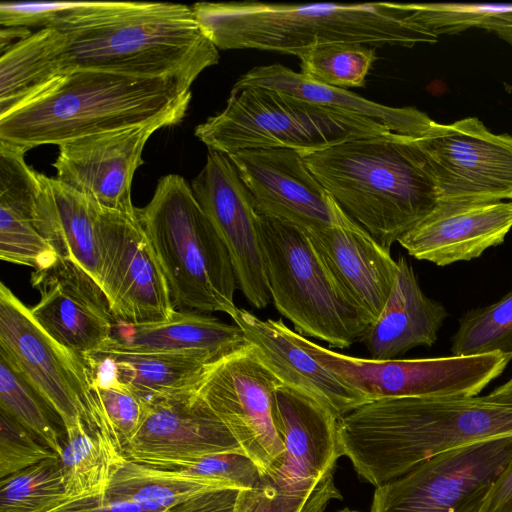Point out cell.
<instances>
[{"label": "cell", "mask_w": 512, "mask_h": 512, "mask_svg": "<svg viewBox=\"0 0 512 512\" xmlns=\"http://www.w3.org/2000/svg\"><path fill=\"white\" fill-rule=\"evenodd\" d=\"M512 436V403L484 397L370 401L339 418L341 456L378 487L447 451Z\"/></svg>", "instance_id": "1"}, {"label": "cell", "mask_w": 512, "mask_h": 512, "mask_svg": "<svg viewBox=\"0 0 512 512\" xmlns=\"http://www.w3.org/2000/svg\"><path fill=\"white\" fill-rule=\"evenodd\" d=\"M192 9L202 31L222 50L257 49L295 56L339 43L413 47L438 40L410 20L413 4L199 2Z\"/></svg>", "instance_id": "2"}, {"label": "cell", "mask_w": 512, "mask_h": 512, "mask_svg": "<svg viewBox=\"0 0 512 512\" xmlns=\"http://www.w3.org/2000/svg\"><path fill=\"white\" fill-rule=\"evenodd\" d=\"M304 160L344 212L389 250L440 202L419 136L363 137Z\"/></svg>", "instance_id": "3"}, {"label": "cell", "mask_w": 512, "mask_h": 512, "mask_svg": "<svg viewBox=\"0 0 512 512\" xmlns=\"http://www.w3.org/2000/svg\"><path fill=\"white\" fill-rule=\"evenodd\" d=\"M75 68L141 78H168L191 87L218 63V48L192 7L160 2L101 1L61 29Z\"/></svg>", "instance_id": "4"}, {"label": "cell", "mask_w": 512, "mask_h": 512, "mask_svg": "<svg viewBox=\"0 0 512 512\" xmlns=\"http://www.w3.org/2000/svg\"><path fill=\"white\" fill-rule=\"evenodd\" d=\"M191 90L168 78L76 68L42 94L0 117V142L25 151L186 115Z\"/></svg>", "instance_id": "5"}, {"label": "cell", "mask_w": 512, "mask_h": 512, "mask_svg": "<svg viewBox=\"0 0 512 512\" xmlns=\"http://www.w3.org/2000/svg\"><path fill=\"white\" fill-rule=\"evenodd\" d=\"M137 216L165 275L175 308L222 312L231 318L237 281L229 253L180 175L159 179Z\"/></svg>", "instance_id": "6"}, {"label": "cell", "mask_w": 512, "mask_h": 512, "mask_svg": "<svg viewBox=\"0 0 512 512\" xmlns=\"http://www.w3.org/2000/svg\"><path fill=\"white\" fill-rule=\"evenodd\" d=\"M392 132L384 124L340 113L261 87L233 89L226 107L195 128L208 149L224 154L290 149L303 157L339 143Z\"/></svg>", "instance_id": "7"}, {"label": "cell", "mask_w": 512, "mask_h": 512, "mask_svg": "<svg viewBox=\"0 0 512 512\" xmlns=\"http://www.w3.org/2000/svg\"><path fill=\"white\" fill-rule=\"evenodd\" d=\"M271 302L304 337L349 348L370 326L336 281L306 231L258 214Z\"/></svg>", "instance_id": "8"}, {"label": "cell", "mask_w": 512, "mask_h": 512, "mask_svg": "<svg viewBox=\"0 0 512 512\" xmlns=\"http://www.w3.org/2000/svg\"><path fill=\"white\" fill-rule=\"evenodd\" d=\"M298 339L318 362L371 401L398 397H474L501 375L510 361L499 353L367 359L338 353L299 333Z\"/></svg>", "instance_id": "9"}, {"label": "cell", "mask_w": 512, "mask_h": 512, "mask_svg": "<svg viewBox=\"0 0 512 512\" xmlns=\"http://www.w3.org/2000/svg\"><path fill=\"white\" fill-rule=\"evenodd\" d=\"M512 460V436L437 455L376 487L370 512H481Z\"/></svg>", "instance_id": "10"}, {"label": "cell", "mask_w": 512, "mask_h": 512, "mask_svg": "<svg viewBox=\"0 0 512 512\" xmlns=\"http://www.w3.org/2000/svg\"><path fill=\"white\" fill-rule=\"evenodd\" d=\"M0 357L61 420L65 430L87 425L90 391L83 357L66 349L34 320L27 307L0 284Z\"/></svg>", "instance_id": "11"}, {"label": "cell", "mask_w": 512, "mask_h": 512, "mask_svg": "<svg viewBox=\"0 0 512 512\" xmlns=\"http://www.w3.org/2000/svg\"><path fill=\"white\" fill-rule=\"evenodd\" d=\"M279 385L248 342L211 362L197 387L198 394L263 474L284 454L273 418V396Z\"/></svg>", "instance_id": "12"}, {"label": "cell", "mask_w": 512, "mask_h": 512, "mask_svg": "<svg viewBox=\"0 0 512 512\" xmlns=\"http://www.w3.org/2000/svg\"><path fill=\"white\" fill-rule=\"evenodd\" d=\"M136 209L121 212L102 207L99 284L115 322L167 321L177 309Z\"/></svg>", "instance_id": "13"}, {"label": "cell", "mask_w": 512, "mask_h": 512, "mask_svg": "<svg viewBox=\"0 0 512 512\" xmlns=\"http://www.w3.org/2000/svg\"><path fill=\"white\" fill-rule=\"evenodd\" d=\"M440 202L512 200V136L494 134L476 117L434 122L419 136Z\"/></svg>", "instance_id": "14"}, {"label": "cell", "mask_w": 512, "mask_h": 512, "mask_svg": "<svg viewBox=\"0 0 512 512\" xmlns=\"http://www.w3.org/2000/svg\"><path fill=\"white\" fill-rule=\"evenodd\" d=\"M191 188L222 239L237 288L256 309L271 302L253 197L228 155L208 149L205 165Z\"/></svg>", "instance_id": "15"}, {"label": "cell", "mask_w": 512, "mask_h": 512, "mask_svg": "<svg viewBox=\"0 0 512 512\" xmlns=\"http://www.w3.org/2000/svg\"><path fill=\"white\" fill-rule=\"evenodd\" d=\"M228 157L250 191L258 214L304 231L330 227L345 214L297 151L252 149Z\"/></svg>", "instance_id": "16"}, {"label": "cell", "mask_w": 512, "mask_h": 512, "mask_svg": "<svg viewBox=\"0 0 512 512\" xmlns=\"http://www.w3.org/2000/svg\"><path fill=\"white\" fill-rule=\"evenodd\" d=\"M178 123L164 118L66 141L58 146L55 178L104 208L134 212L131 184L146 142L160 128Z\"/></svg>", "instance_id": "17"}, {"label": "cell", "mask_w": 512, "mask_h": 512, "mask_svg": "<svg viewBox=\"0 0 512 512\" xmlns=\"http://www.w3.org/2000/svg\"><path fill=\"white\" fill-rule=\"evenodd\" d=\"M31 284L40 299L29 308L34 320L56 342L83 357L110 339L114 318L97 282L71 261L34 271Z\"/></svg>", "instance_id": "18"}, {"label": "cell", "mask_w": 512, "mask_h": 512, "mask_svg": "<svg viewBox=\"0 0 512 512\" xmlns=\"http://www.w3.org/2000/svg\"><path fill=\"white\" fill-rule=\"evenodd\" d=\"M224 452L243 451L195 389L145 402L143 422L123 455L138 461Z\"/></svg>", "instance_id": "19"}, {"label": "cell", "mask_w": 512, "mask_h": 512, "mask_svg": "<svg viewBox=\"0 0 512 512\" xmlns=\"http://www.w3.org/2000/svg\"><path fill=\"white\" fill-rule=\"evenodd\" d=\"M273 418L284 454L264 475L277 484L299 487H314L333 478L340 457V417L315 399L281 384L273 396Z\"/></svg>", "instance_id": "20"}, {"label": "cell", "mask_w": 512, "mask_h": 512, "mask_svg": "<svg viewBox=\"0 0 512 512\" xmlns=\"http://www.w3.org/2000/svg\"><path fill=\"white\" fill-rule=\"evenodd\" d=\"M512 228V201L439 202L397 241L412 257L446 266L501 244Z\"/></svg>", "instance_id": "21"}, {"label": "cell", "mask_w": 512, "mask_h": 512, "mask_svg": "<svg viewBox=\"0 0 512 512\" xmlns=\"http://www.w3.org/2000/svg\"><path fill=\"white\" fill-rule=\"evenodd\" d=\"M263 364L282 385L299 391L342 417L371 400L318 362L282 319L262 320L239 308L232 318Z\"/></svg>", "instance_id": "22"}, {"label": "cell", "mask_w": 512, "mask_h": 512, "mask_svg": "<svg viewBox=\"0 0 512 512\" xmlns=\"http://www.w3.org/2000/svg\"><path fill=\"white\" fill-rule=\"evenodd\" d=\"M314 247L344 292L370 325L389 297L397 261L346 213L334 225L306 231Z\"/></svg>", "instance_id": "23"}, {"label": "cell", "mask_w": 512, "mask_h": 512, "mask_svg": "<svg viewBox=\"0 0 512 512\" xmlns=\"http://www.w3.org/2000/svg\"><path fill=\"white\" fill-rule=\"evenodd\" d=\"M26 152L0 142V259L38 271L61 258L38 224L39 173L26 163Z\"/></svg>", "instance_id": "24"}, {"label": "cell", "mask_w": 512, "mask_h": 512, "mask_svg": "<svg viewBox=\"0 0 512 512\" xmlns=\"http://www.w3.org/2000/svg\"><path fill=\"white\" fill-rule=\"evenodd\" d=\"M446 317L444 306L424 294L413 267L400 256L385 306L360 341L372 359H396L413 348L431 347Z\"/></svg>", "instance_id": "25"}, {"label": "cell", "mask_w": 512, "mask_h": 512, "mask_svg": "<svg viewBox=\"0 0 512 512\" xmlns=\"http://www.w3.org/2000/svg\"><path fill=\"white\" fill-rule=\"evenodd\" d=\"M88 375L112 379L144 402L195 390L213 356L203 350L133 352L99 349L83 356Z\"/></svg>", "instance_id": "26"}, {"label": "cell", "mask_w": 512, "mask_h": 512, "mask_svg": "<svg viewBox=\"0 0 512 512\" xmlns=\"http://www.w3.org/2000/svg\"><path fill=\"white\" fill-rule=\"evenodd\" d=\"M39 227L61 259L71 261L99 284V223L102 206L56 178L39 173Z\"/></svg>", "instance_id": "27"}, {"label": "cell", "mask_w": 512, "mask_h": 512, "mask_svg": "<svg viewBox=\"0 0 512 512\" xmlns=\"http://www.w3.org/2000/svg\"><path fill=\"white\" fill-rule=\"evenodd\" d=\"M246 87L271 89L333 111L362 116L409 136L423 135L435 122L415 107L379 104L347 89L313 81L281 64L254 67L233 85V89Z\"/></svg>", "instance_id": "28"}, {"label": "cell", "mask_w": 512, "mask_h": 512, "mask_svg": "<svg viewBox=\"0 0 512 512\" xmlns=\"http://www.w3.org/2000/svg\"><path fill=\"white\" fill-rule=\"evenodd\" d=\"M248 343L239 326L199 311L176 310L167 321L147 324L114 322L110 339L101 349L133 352L203 350L215 360Z\"/></svg>", "instance_id": "29"}, {"label": "cell", "mask_w": 512, "mask_h": 512, "mask_svg": "<svg viewBox=\"0 0 512 512\" xmlns=\"http://www.w3.org/2000/svg\"><path fill=\"white\" fill-rule=\"evenodd\" d=\"M66 32L39 29L1 52L0 117L33 100L76 69Z\"/></svg>", "instance_id": "30"}, {"label": "cell", "mask_w": 512, "mask_h": 512, "mask_svg": "<svg viewBox=\"0 0 512 512\" xmlns=\"http://www.w3.org/2000/svg\"><path fill=\"white\" fill-rule=\"evenodd\" d=\"M219 487L227 486L151 468L121 456L102 497L132 502L149 512H165L193 495Z\"/></svg>", "instance_id": "31"}, {"label": "cell", "mask_w": 512, "mask_h": 512, "mask_svg": "<svg viewBox=\"0 0 512 512\" xmlns=\"http://www.w3.org/2000/svg\"><path fill=\"white\" fill-rule=\"evenodd\" d=\"M65 433L66 440L57 460L66 501L102 497L115 462L123 455L108 437L84 423Z\"/></svg>", "instance_id": "32"}, {"label": "cell", "mask_w": 512, "mask_h": 512, "mask_svg": "<svg viewBox=\"0 0 512 512\" xmlns=\"http://www.w3.org/2000/svg\"><path fill=\"white\" fill-rule=\"evenodd\" d=\"M413 7L410 20L437 37L482 28L512 45V4L420 3Z\"/></svg>", "instance_id": "33"}, {"label": "cell", "mask_w": 512, "mask_h": 512, "mask_svg": "<svg viewBox=\"0 0 512 512\" xmlns=\"http://www.w3.org/2000/svg\"><path fill=\"white\" fill-rule=\"evenodd\" d=\"M452 354L499 353L512 359V291L497 302L466 313L452 339Z\"/></svg>", "instance_id": "34"}, {"label": "cell", "mask_w": 512, "mask_h": 512, "mask_svg": "<svg viewBox=\"0 0 512 512\" xmlns=\"http://www.w3.org/2000/svg\"><path fill=\"white\" fill-rule=\"evenodd\" d=\"M301 72L307 78L340 88L362 87L376 60L375 49L364 44L339 43L298 52Z\"/></svg>", "instance_id": "35"}, {"label": "cell", "mask_w": 512, "mask_h": 512, "mask_svg": "<svg viewBox=\"0 0 512 512\" xmlns=\"http://www.w3.org/2000/svg\"><path fill=\"white\" fill-rule=\"evenodd\" d=\"M0 480V512H48L66 501L57 458Z\"/></svg>", "instance_id": "36"}, {"label": "cell", "mask_w": 512, "mask_h": 512, "mask_svg": "<svg viewBox=\"0 0 512 512\" xmlns=\"http://www.w3.org/2000/svg\"><path fill=\"white\" fill-rule=\"evenodd\" d=\"M333 499H341L334 478L299 487L277 484L263 474L258 485L240 490L235 512H324Z\"/></svg>", "instance_id": "37"}, {"label": "cell", "mask_w": 512, "mask_h": 512, "mask_svg": "<svg viewBox=\"0 0 512 512\" xmlns=\"http://www.w3.org/2000/svg\"><path fill=\"white\" fill-rule=\"evenodd\" d=\"M134 462L238 489L253 488L261 482L263 477L260 468L243 452L215 453L185 459H147Z\"/></svg>", "instance_id": "38"}, {"label": "cell", "mask_w": 512, "mask_h": 512, "mask_svg": "<svg viewBox=\"0 0 512 512\" xmlns=\"http://www.w3.org/2000/svg\"><path fill=\"white\" fill-rule=\"evenodd\" d=\"M46 408L49 407L28 382L0 357V410L10 415L59 457L63 445Z\"/></svg>", "instance_id": "39"}, {"label": "cell", "mask_w": 512, "mask_h": 512, "mask_svg": "<svg viewBox=\"0 0 512 512\" xmlns=\"http://www.w3.org/2000/svg\"><path fill=\"white\" fill-rule=\"evenodd\" d=\"M100 1H2L1 27L56 28L68 24L94 10Z\"/></svg>", "instance_id": "40"}, {"label": "cell", "mask_w": 512, "mask_h": 512, "mask_svg": "<svg viewBox=\"0 0 512 512\" xmlns=\"http://www.w3.org/2000/svg\"><path fill=\"white\" fill-rule=\"evenodd\" d=\"M54 458V451L0 410V479Z\"/></svg>", "instance_id": "41"}, {"label": "cell", "mask_w": 512, "mask_h": 512, "mask_svg": "<svg viewBox=\"0 0 512 512\" xmlns=\"http://www.w3.org/2000/svg\"><path fill=\"white\" fill-rule=\"evenodd\" d=\"M240 490L235 487L210 489L187 498L165 512H235Z\"/></svg>", "instance_id": "42"}, {"label": "cell", "mask_w": 512, "mask_h": 512, "mask_svg": "<svg viewBox=\"0 0 512 512\" xmlns=\"http://www.w3.org/2000/svg\"><path fill=\"white\" fill-rule=\"evenodd\" d=\"M48 512H149L138 504L103 497L68 500Z\"/></svg>", "instance_id": "43"}, {"label": "cell", "mask_w": 512, "mask_h": 512, "mask_svg": "<svg viewBox=\"0 0 512 512\" xmlns=\"http://www.w3.org/2000/svg\"><path fill=\"white\" fill-rule=\"evenodd\" d=\"M481 512H512V460L487 494Z\"/></svg>", "instance_id": "44"}, {"label": "cell", "mask_w": 512, "mask_h": 512, "mask_svg": "<svg viewBox=\"0 0 512 512\" xmlns=\"http://www.w3.org/2000/svg\"><path fill=\"white\" fill-rule=\"evenodd\" d=\"M32 32L27 28L19 27H2L0 31V48L1 52L7 47L14 44V39L18 42L28 37Z\"/></svg>", "instance_id": "45"}, {"label": "cell", "mask_w": 512, "mask_h": 512, "mask_svg": "<svg viewBox=\"0 0 512 512\" xmlns=\"http://www.w3.org/2000/svg\"><path fill=\"white\" fill-rule=\"evenodd\" d=\"M492 401L512 403V377L486 396Z\"/></svg>", "instance_id": "46"}, {"label": "cell", "mask_w": 512, "mask_h": 512, "mask_svg": "<svg viewBox=\"0 0 512 512\" xmlns=\"http://www.w3.org/2000/svg\"><path fill=\"white\" fill-rule=\"evenodd\" d=\"M338 512H360V511H356V510H351V509H348V508H344L342 510H339Z\"/></svg>", "instance_id": "47"}]
</instances>
